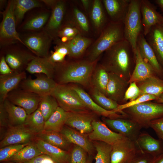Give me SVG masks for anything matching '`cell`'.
I'll list each match as a JSON object with an SVG mask.
<instances>
[{
	"mask_svg": "<svg viewBox=\"0 0 163 163\" xmlns=\"http://www.w3.org/2000/svg\"><path fill=\"white\" fill-rule=\"evenodd\" d=\"M99 59L94 62L85 59L55 63V81L58 84L75 83L88 86Z\"/></svg>",
	"mask_w": 163,
	"mask_h": 163,
	"instance_id": "obj_1",
	"label": "cell"
},
{
	"mask_svg": "<svg viewBox=\"0 0 163 163\" xmlns=\"http://www.w3.org/2000/svg\"><path fill=\"white\" fill-rule=\"evenodd\" d=\"M104 53L100 64L107 72L117 75L129 70L130 55L135 53L131 44L125 39L114 44Z\"/></svg>",
	"mask_w": 163,
	"mask_h": 163,
	"instance_id": "obj_2",
	"label": "cell"
},
{
	"mask_svg": "<svg viewBox=\"0 0 163 163\" xmlns=\"http://www.w3.org/2000/svg\"><path fill=\"white\" fill-rule=\"evenodd\" d=\"M124 39V23L110 21L102 29L98 38L87 49L85 53L86 59L91 62L97 60L105 51Z\"/></svg>",
	"mask_w": 163,
	"mask_h": 163,
	"instance_id": "obj_3",
	"label": "cell"
},
{
	"mask_svg": "<svg viewBox=\"0 0 163 163\" xmlns=\"http://www.w3.org/2000/svg\"><path fill=\"white\" fill-rule=\"evenodd\" d=\"M51 94L56 99L59 106L67 112L91 111L71 86L57 84Z\"/></svg>",
	"mask_w": 163,
	"mask_h": 163,
	"instance_id": "obj_4",
	"label": "cell"
},
{
	"mask_svg": "<svg viewBox=\"0 0 163 163\" xmlns=\"http://www.w3.org/2000/svg\"><path fill=\"white\" fill-rule=\"evenodd\" d=\"M141 2V0H131L123 23L125 39L131 44L134 53L138 37L143 32Z\"/></svg>",
	"mask_w": 163,
	"mask_h": 163,
	"instance_id": "obj_5",
	"label": "cell"
},
{
	"mask_svg": "<svg viewBox=\"0 0 163 163\" xmlns=\"http://www.w3.org/2000/svg\"><path fill=\"white\" fill-rule=\"evenodd\" d=\"M123 110H126L130 118L137 123L142 128H149L151 122L163 116V104L148 101Z\"/></svg>",
	"mask_w": 163,
	"mask_h": 163,
	"instance_id": "obj_6",
	"label": "cell"
},
{
	"mask_svg": "<svg viewBox=\"0 0 163 163\" xmlns=\"http://www.w3.org/2000/svg\"><path fill=\"white\" fill-rule=\"evenodd\" d=\"M14 6L15 0L10 1L5 10L1 12L3 18L0 26V44L6 46L19 42L26 46L16 30Z\"/></svg>",
	"mask_w": 163,
	"mask_h": 163,
	"instance_id": "obj_7",
	"label": "cell"
},
{
	"mask_svg": "<svg viewBox=\"0 0 163 163\" xmlns=\"http://www.w3.org/2000/svg\"><path fill=\"white\" fill-rule=\"evenodd\" d=\"M104 123L111 130L135 142L141 132L142 128L130 119L120 117L111 119L104 117Z\"/></svg>",
	"mask_w": 163,
	"mask_h": 163,
	"instance_id": "obj_8",
	"label": "cell"
},
{
	"mask_svg": "<svg viewBox=\"0 0 163 163\" xmlns=\"http://www.w3.org/2000/svg\"><path fill=\"white\" fill-rule=\"evenodd\" d=\"M58 84L53 78L43 74H38L36 78H26L20 83V88L36 94L42 97L51 94Z\"/></svg>",
	"mask_w": 163,
	"mask_h": 163,
	"instance_id": "obj_9",
	"label": "cell"
},
{
	"mask_svg": "<svg viewBox=\"0 0 163 163\" xmlns=\"http://www.w3.org/2000/svg\"><path fill=\"white\" fill-rule=\"evenodd\" d=\"M53 38L45 31L28 34L22 39L26 47L37 56L47 57Z\"/></svg>",
	"mask_w": 163,
	"mask_h": 163,
	"instance_id": "obj_10",
	"label": "cell"
},
{
	"mask_svg": "<svg viewBox=\"0 0 163 163\" xmlns=\"http://www.w3.org/2000/svg\"><path fill=\"white\" fill-rule=\"evenodd\" d=\"M41 97L36 94L18 88L9 92L6 98L14 104L23 108L29 115L38 108Z\"/></svg>",
	"mask_w": 163,
	"mask_h": 163,
	"instance_id": "obj_11",
	"label": "cell"
},
{
	"mask_svg": "<svg viewBox=\"0 0 163 163\" xmlns=\"http://www.w3.org/2000/svg\"><path fill=\"white\" fill-rule=\"evenodd\" d=\"M3 55L6 61L11 69L14 71L21 72L36 56L19 47H11L5 52Z\"/></svg>",
	"mask_w": 163,
	"mask_h": 163,
	"instance_id": "obj_12",
	"label": "cell"
},
{
	"mask_svg": "<svg viewBox=\"0 0 163 163\" xmlns=\"http://www.w3.org/2000/svg\"><path fill=\"white\" fill-rule=\"evenodd\" d=\"M111 145L110 163H128L137 151L134 142L126 138Z\"/></svg>",
	"mask_w": 163,
	"mask_h": 163,
	"instance_id": "obj_13",
	"label": "cell"
},
{
	"mask_svg": "<svg viewBox=\"0 0 163 163\" xmlns=\"http://www.w3.org/2000/svg\"><path fill=\"white\" fill-rule=\"evenodd\" d=\"M34 136L24 125L9 127L1 138L0 148L10 145L30 142Z\"/></svg>",
	"mask_w": 163,
	"mask_h": 163,
	"instance_id": "obj_14",
	"label": "cell"
},
{
	"mask_svg": "<svg viewBox=\"0 0 163 163\" xmlns=\"http://www.w3.org/2000/svg\"><path fill=\"white\" fill-rule=\"evenodd\" d=\"M92 131L88 135L91 141H99L111 145L126 137L111 130L104 122L94 120Z\"/></svg>",
	"mask_w": 163,
	"mask_h": 163,
	"instance_id": "obj_15",
	"label": "cell"
},
{
	"mask_svg": "<svg viewBox=\"0 0 163 163\" xmlns=\"http://www.w3.org/2000/svg\"><path fill=\"white\" fill-rule=\"evenodd\" d=\"M140 11L143 33L145 36L154 26L163 24V16L158 12L149 0H141Z\"/></svg>",
	"mask_w": 163,
	"mask_h": 163,
	"instance_id": "obj_16",
	"label": "cell"
},
{
	"mask_svg": "<svg viewBox=\"0 0 163 163\" xmlns=\"http://www.w3.org/2000/svg\"><path fill=\"white\" fill-rule=\"evenodd\" d=\"M95 119L94 114L91 111L68 112L65 125L82 134L88 135L92 131L91 123Z\"/></svg>",
	"mask_w": 163,
	"mask_h": 163,
	"instance_id": "obj_17",
	"label": "cell"
},
{
	"mask_svg": "<svg viewBox=\"0 0 163 163\" xmlns=\"http://www.w3.org/2000/svg\"><path fill=\"white\" fill-rule=\"evenodd\" d=\"M134 143L137 150L154 158L163 153V142L147 133L141 132Z\"/></svg>",
	"mask_w": 163,
	"mask_h": 163,
	"instance_id": "obj_18",
	"label": "cell"
},
{
	"mask_svg": "<svg viewBox=\"0 0 163 163\" xmlns=\"http://www.w3.org/2000/svg\"><path fill=\"white\" fill-rule=\"evenodd\" d=\"M131 0H103L110 21L124 23Z\"/></svg>",
	"mask_w": 163,
	"mask_h": 163,
	"instance_id": "obj_19",
	"label": "cell"
},
{
	"mask_svg": "<svg viewBox=\"0 0 163 163\" xmlns=\"http://www.w3.org/2000/svg\"><path fill=\"white\" fill-rule=\"evenodd\" d=\"M27 78L25 71H14L9 74L0 75V103H3L8 94L19 86L21 83Z\"/></svg>",
	"mask_w": 163,
	"mask_h": 163,
	"instance_id": "obj_20",
	"label": "cell"
},
{
	"mask_svg": "<svg viewBox=\"0 0 163 163\" xmlns=\"http://www.w3.org/2000/svg\"><path fill=\"white\" fill-rule=\"evenodd\" d=\"M51 7L52 13L44 31L53 38L56 37L57 33L62 26L65 11V2L56 0Z\"/></svg>",
	"mask_w": 163,
	"mask_h": 163,
	"instance_id": "obj_21",
	"label": "cell"
},
{
	"mask_svg": "<svg viewBox=\"0 0 163 163\" xmlns=\"http://www.w3.org/2000/svg\"><path fill=\"white\" fill-rule=\"evenodd\" d=\"M60 133L70 143L82 148L89 155H92L94 148L88 135L66 125L64 126Z\"/></svg>",
	"mask_w": 163,
	"mask_h": 163,
	"instance_id": "obj_22",
	"label": "cell"
},
{
	"mask_svg": "<svg viewBox=\"0 0 163 163\" xmlns=\"http://www.w3.org/2000/svg\"><path fill=\"white\" fill-rule=\"evenodd\" d=\"M55 64L47 57L36 56L28 64L25 70L31 74H43L53 79Z\"/></svg>",
	"mask_w": 163,
	"mask_h": 163,
	"instance_id": "obj_23",
	"label": "cell"
},
{
	"mask_svg": "<svg viewBox=\"0 0 163 163\" xmlns=\"http://www.w3.org/2000/svg\"><path fill=\"white\" fill-rule=\"evenodd\" d=\"M35 142L43 154L48 155L57 163H69V151L62 150L36 137Z\"/></svg>",
	"mask_w": 163,
	"mask_h": 163,
	"instance_id": "obj_24",
	"label": "cell"
},
{
	"mask_svg": "<svg viewBox=\"0 0 163 163\" xmlns=\"http://www.w3.org/2000/svg\"><path fill=\"white\" fill-rule=\"evenodd\" d=\"M135 66L129 82L143 81L152 76L153 68L142 57L137 46L135 52Z\"/></svg>",
	"mask_w": 163,
	"mask_h": 163,
	"instance_id": "obj_25",
	"label": "cell"
},
{
	"mask_svg": "<svg viewBox=\"0 0 163 163\" xmlns=\"http://www.w3.org/2000/svg\"><path fill=\"white\" fill-rule=\"evenodd\" d=\"M89 12L93 27L95 32L100 34L108 22L102 1H92Z\"/></svg>",
	"mask_w": 163,
	"mask_h": 163,
	"instance_id": "obj_26",
	"label": "cell"
},
{
	"mask_svg": "<svg viewBox=\"0 0 163 163\" xmlns=\"http://www.w3.org/2000/svg\"><path fill=\"white\" fill-rule=\"evenodd\" d=\"M77 92L85 105L94 112L108 118L114 119L121 117L114 111H109L104 109L97 104L90 95L84 90L78 86H72Z\"/></svg>",
	"mask_w": 163,
	"mask_h": 163,
	"instance_id": "obj_27",
	"label": "cell"
},
{
	"mask_svg": "<svg viewBox=\"0 0 163 163\" xmlns=\"http://www.w3.org/2000/svg\"><path fill=\"white\" fill-rule=\"evenodd\" d=\"M93 40L79 34L67 43L69 50L68 56L71 58L78 59L85 53L92 44Z\"/></svg>",
	"mask_w": 163,
	"mask_h": 163,
	"instance_id": "obj_28",
	"label": "cell"
},
{
	"mask_svg": "<svg viewBox=\"0 0 163 163\" xmlns=\"http://www.w3.org/2000/svg\"><path fill=\"white\" fill-rule=\"evenodd\" d=\"M138 47L143 59L157 71L161 70V66L154 50L148 43L143 32L139 35L137 41Z\"/></svg>",
	"mask_w": 163,
	"mask_h": 163,
	"instance_id": "obj_29",
	"label": "cell"
},
{
	"mask_svg": "<svg viewBox=\"0 0 163 163\" xmlns=\"http://www.w3.org/2000/svg\"><path fill=\"white\" fill-rule=\"evenodd\" d=\"M3 104L7 113L9 127L23 125L28 115L24 110L14 104L7 98Z\"/></svg>",
	"mask_w": 163,
	"mask_h": 163,
	"instance_id": "obj_30",
	"label": "cell"
},
{
	"mask_svg": "<svg viewBox=\"0 0 163 163\" xmlns=\"http://www.w3.org/2000/svg\"><path fill=\"white\" fill-rule=\"evenodd\" d=\"M145 37L155 53H156L163 61V27L162 26L157 25L153 26Z\"/></svg>",
	"mask_w": 163,
	"mask_h": 163,
	"instance_id": "obj_31",
	"label": "cell"
},
{
	"mask_svg": "<svg viewBox=\"0 0 163 163\" xmlns=\"http://www.w3.org/2000/svg\"><path fill=\"white\" fill-rule=\"evenodd\" d=\"M35 136L36 137L51 145L64 150L69 151L71 143L60 132L43 130Z\"/></svg>",
	"mask_w": 163,
	"mask_h": 163,
	"instance_id": "obj_32",
	"label": "cell"
},
{
	"mask_svg": "<svg viewBox=\"0 0 163 163\" xmlns=\"http://www.w3.org/2000/svg\"><path fill=\"white\" fill-rule=\"evenodd\" d=\"M43 154L35 143L31 142L5 162L22 163Z\"/></svg>",
	"mask_w": 163,
	"mask_h": 163,
	"instance_id": "obj_33",
	"label": "cell"
},
{
	"mask_svg": "<svg viewBox=\"0 0 163 163\" xmlns=\"http://www.w3.org/2000/svg\"><path fill=\"white\" fill-rule=\"evenodd\" d=\"M68 112L59 106L45 122L43 130L60 132L65 125Z\"/></svg>",
	"mask_w": 163,
	"mask_h": 163,
	"instance_id": "obj_34",
	"label": "cell"
},
{
	"mask_svg": "<svg viewBox=\"0 0 163 163\" xmlns=\"http://www.w3.org/2000/svg\"><path fill=\"white\" fill-rule=\"evenodd\" d=\"M139 88L140 95L150 94L158 98L163 93V81L152 76L143 81Z\"/></svg>",
	"mask_w": 163,
	"mask_h": 163,
	"instance_id": "obj_35",
	"label": "cell"
},
{
	"mask_svg": "<svg viewBox=\"0 0 163 163\" xmlns=\"http://www.w3.org/2000/svg\"><path fill=\"white\" fill-rule=\"evenodd\" d=\"M91 78L93 88L97 89L106 95L109 79L108 72L100 64H97Z\"/></svg>",
	"mask_w": 163,
	"mask_h": 163,
	"instance_id": "obj_36",
	"label": "cell"
},
{
	"mask_svg": "<svg viewBox=\"0 0 163 163\" xmlns=\"http://www.w3.org/2000/svg\"><path fill=\"white\" fill-rule=\"evenodd\" d=\"M45 121L39 108L28 115L23 124L35 135L44 130Z\"/></svg>",
	"mask_w": 163,
	"mask_h": 163,
	"instance_id": "obj_37",
	"label": "cell"
},
{
	"mask_svg": "<svg viewBox=\"0 0 163 163\" xmlns=\"http://www.w3.org/2000/svg\"><path fill=\"white\" fill-rule=\"evenodd\" d=\"M109 79L107 86L106 96L115 101L120 99L123 89V84L118 75L109 73Z\"/></svg>",
	"mask_w": 163,
	"mask_h": 163,
	"instance_id": "obj_38",
	"label": "cell"
},
{
	"mask_svg": "<svg viewBox=\"0 0 163 163\" xmlns=\"http://www.w3.org/2000/svg\"><path fill=\"white\" fill-rule=\"evenodd\" d=\"M41 6L39 1L35 0H15L14 14L16 25L21 22L25 14L29 10Z\"/></svg>",
	"mask_w": 163,
	"mask_h": 163,
	"instance_id": "obj_39",
	"label": "cell"
},
{
	"mask_svg": "<svg viewBox=\"0 0 163 163\" xmlns=\"http://www.w3.org/2000/svg\"><path fill=\"white\" fill-rule=\"evenodd\" d=\"M91 142L97 152L94 163H110L112 145L101 141Z\"/></svg>",
	"mask_w": 163,
	"mask_h": 163,
	"instance_id": "obj_40",
	"label": "cell"
},
{
	"mask_svg": "<svg viewBox=\"0 0 163 163\" xmlns=\"http://www.w3.org/2000/svg\"><path fill=\"white\" fill-rule=\"evenodd\" d=\"M59 106L57 101L51 94L41 97L38 108L44 117L45 122Z\"/></svg>",
	"mask_w": 163,
	"mask_h": 163,
	"instance_id": "obj_41",
	"label": "cell"
},
{
	"mask_svg": "<svg viewBox=\"0 0 163 163\" xmlns=\"http://www.w3.org/2000/svg\"><path fill=\"white\" fill-rule=\"evenodd\" d=\"M72 13V18L70 21L81 34L84 35L88 34L90 31V25L85 15L77 8H73Z\"/></svg>",
	"mask_w": 163,
	"mask_h": 163,
	"instance_id": "obj_42",
	"label": "cell"
},
{
	"mask_svg": "<svg viewBox=\"0 0 163 163\" xmlns=\"http://www.w3.org/2000/svg\"><path fill=\"white\" fill-rule=\"evenodd\" d=\"M92 99L99 106L109 111H113L118 105L117 102L107 97L97 89L93 88L91 92Z\"/></svg>",
	"mask_w": 163,
	"mask_h": 163,
	"instance_id": "obj_43",
	"label": "cell"
},
{
	"mask_svg": "<svg viewBox=\"0 0 163 163\" xmlns=\"http://www.w3.org/2000/svg\"><path fill=\"white\" fill-rule=\"evenodd\" d=\"M50 17L48 12H44L39 14L27 21L24 24L23 29L30 30H39L48 21Z\"/></svg>",
	"mask_w": 163,
	"mask_h": 163,
	"instance_id": "obj_44",
	"label": "cell"
},
{
	"mask_svg": "<svg viewBox=\"0 0 163 163\" xmlns=\"http://www.w3.org/2000/svg\"><path fill=\"white\" fill-rule=\"evenodd\" d=\"M69 163H86L88 159L87 152L82 148L74 145L69 152Z\"/></svg>",
	"mask_w": 163,
	"mask_h": 163,
	"instance_id": "obj_45",
	"label": "cell"
},
{
	"mask_svg": "<svg viewBox=\"0 0 163 163\" xmlns=\"http://www.w3.org/2000/svg\"><path fill=\"white\" fill-rule=\"evenodd\" d=\"M29 143L8 145L0 149V162L6 161Z\"/></svg>",
	"mask_w": 163,
	"mask_h": 163,
	"instance_id": "obj_46",
	"label": "cell"
},
{
	"mask_svg": "<svg viewBox=\"0 0 163 163\" xmlns=\"http://www.w3.org/2000/svg\"><path fill=\"white\" fill-rule=\"evenodd\" d=\"M157 97L154 95L150 94H144L140 95L133 101H130L125 104L119 105L113 111L117 113L119 112L124 113L123 110L125 109L144 102L157 99Z\"/></svg>",
	"mask_w": 163,
	"mask_h": 163,
	"instance_id": "obj_47",
	"label": "cell"
},
{
	"mask_svg": "<svg viewBox=\"0 0 163 163\" xmlns=\"http://www.w3.org/2000/svg\"><path fill=\"white\" fill-rule=\"evenodd\" d=\"M79 34H81L78 30L70 21L61 26L57 33L56 37L60 38L66 37L70 40Z\"/></svg>",
	"mask_w": 163,
	"mask_h": 163,
	"instance_id": "obj_48",
	"label": "cell"
},
{
	"mask_svg": "<svg viewBox=\"0 0 163 163\" xmlns=\"http://www.w3.org/2000/svg\"><path fill=\"white\" fill-rule=\"evenodd\" d=\"M155 158L137 150L136 152L128 163H152Z\"/></svg>",
	"mask_w": 163,
	"mask_h": 163,
	"instance_id": "obj_49",
	"label": "cell"
},
{
	"mask_svg": "<svg viewBox=\"0 0 163 163\" xmlns=\"http://www.w3.org/2000/svg\"><path fill=\"white\" fill-rule=\"evenodd\" d=\"M140 89L136 85V82H131L125 93L124 100L133 101L140 96Z\"/></svg>",
	"mask_w": 163,
	"mask_h": 163,
	"instance_id": "obj_50",
	"label": "cell"
},
{
	"mask_svg": "<svg viewBox=\"0 0 163 163\" xmlns=\"http://www.w3.org/2000/svg\"><path fill=\"white\" fill-rule=\"evenodd\" d=\"M149 126L155 131L159 139L163 142V116L151 122Z\"/></svg>",
	"mask_w": 163,
	"mask_h": 163,
	"instance_id": "obj_51",
	"label": "cell"
},
{
	"mask_svg": "<svg viewBox=\"0 0 163 163\" xmlns=\"http://www.w3.org/2000/svg\"><path fill=\"white\" fill-rule=\"evenodd\" d=\"M0 134L3 132L4 134V130L6 129L7 130L9 127L8 114L3 102L0 103Z\"/></svg>",
	"mask_w": 163,
	"mask_h": 163,
	"instance_id": "obj_52",
	"label": "cell"
},
{
	"mask_svg": "<svg viewBox=\"0 0 163 163\" xmlns=\"http://www.w3.org/2000/svg\"><path fill=\"white\" fill-rule=\"evenodd\" d=\"M22 163H57L48 155L43 154Z\"/></svg>",
	"mask_w": 163,
	"mask_h": 163,
	"instance_id": "obj_53",
	"label": "cell"
},
{
	"mask_svg": "<svg viewBox=\"0 0 163 163\" xmlns=\"http://www.w3.org/2000/svg\"><path fill=\"white\" fill-rule=\"evenodd\" d=\"M13 71L7 62L5 56L2 55L0 59V75H8L12 73Z\"/></svg>",
	"mask_w": 163,
	"mask_h": 163,
	"instance_id": "obj_54",
	"label": "cell"
},
{
	"mask_svg": "<svg viewBox=\"0 0 163 163\" xmlns=\"http://www.w3.org/2000/svg\"><path fill=\"white\" fill-rule=\"evenodd\" d=\"M56 45L54 47L55 51L66 56L69 54V50L67 43H63L60 40L58 41Z\"/></svg>",
	"mask_w": 163,
	"mask_h": 163,
	"instance_id": "obj_55",
	"label": "cell"
},
{
	"mask_svg": "<svg viewBox=\"0 0 163 163\" xmlns=\"http://www.w3.org/2000/svg\"><path fill=\"white\" fill-rule=\"evenodd\" d=\"M49 57L51 61L55 64L62 63L65 61V56L55 51H51Z\"/></svg>",
	"mask_w": 163,
	"mask_h": 163,
	"instance_id": "obj_56",
	"label": "cell"
},
{
	"mask_svg": "<svg viewBox=\"0 0 163 163\" xmlns=\"http://www.w3.org/2000/svg\"><path fill=\"white\" fill-rule=\"evenodd\" d=\"M92 1L89 0H81V2L86 12L89 11Z\"/></svg>",
	"mask_w": 163,
	"mask_h": 163,
	"instance_id": "obj_57",
	"label": "cell"
},
{
	"mask_svg": "<svg viewBox=\"0 0 163 163\" xmlns=\"http://www.w3.org/2000/svg\"><path fill=\"white\" fill-rule=\"evenodd\" d=\"M152 163H163V154L155 158Z\"/></svg>",
	"mask_w": 163,
	"mask_h": 163,
	"instance_id": "obj_58",
	"label": "cell"
},
{
	"mask_svg": "<svg viewBox=\"0 0 163 163\" xmlns=\"http://www.w3.org/2000/svg\"><path fill=\"white\" fill-rule=\"evenodd\" d=\"M155 2L163 12V0H156Z\"/></svg>",
	"mask_w": 163,
	"mask_h": 163,
	"instance_id": "obj_59",
	"label": "cell"
},
{
	"mask_svg": "<svg viewBox=\"0 0 163 163\" xmlns=\"http://www.w3.org/2000/svg\"><path fill=\"white\" fill-rule=\"evenodd\" d=\"M159 103H163V93L161 94L157 99Z\"/></svg>",
	"mask_w": 163,
	"mask_h": 163,
	"instance_id": "obj_60",
	"label": "cell"
},
{
	"mask_svg": "<svg viewBox=\"0 0 163 163\" xmlns=\"http://www.w3.org/2000/svg\"><path fill=\"white\" fill-rule=\"evenodd\" d=\"M92 155H89V157H88V160L86 163H92Z\"/></svg>",
	"mask_w": 163,
	"mask_h": 163,
	"instance_id": "obj_61",
	"label": "cell"
},
{
	"mask_svg": "<svg viewBox=\"0 0 163 163\" xmlns=\"http://www.w3.org/2000/svg\"><path fill=\"white\" fill-rule=\"evenodd\" d=\"M6 163H15V162H5Z\"/></svg>",
	"mask_w": 163,
	"mask_h": 163,
	"instance_id": "obj_62",
	"label": "cell"
},
{
	"mask_svg": "<svg viewBox=\"0 0 163 163\" xmlns=\"http://www.w3.org/2000/svg\"><path fill=\"white\" fill-rule=\"evenodd\" d=\"M162 26L163 27V25H162Z\"/></svg>",
	"mask_w": 163,
	"mask_h": 163,
	"instance_id": "obj_63",
	"label": "cell"
},
{
	"mask_svg": "<svg viewBox=\"0 0 163 163\" xmlns=\"http://www.w3.org/2000/svg\"></svg>",
	"mask_w": 163,
	"mask_h": 163,
	"instance_id": "obj_64",
	"label": "cell"
}]
</instances>
